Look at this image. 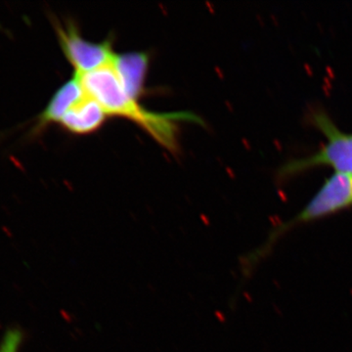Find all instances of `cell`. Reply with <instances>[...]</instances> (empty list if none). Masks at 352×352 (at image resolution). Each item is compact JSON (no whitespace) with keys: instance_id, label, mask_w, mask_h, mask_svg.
Returning a JSON list of instances; mask_svg holds the SVG:
<instances>
[{"instance_id":"cell-1","label":"cell","mask_w":352,"mask_h":352,"mask_svg":"<svg viewBox=\"0 0 352 352\" xmlns=\"http://www.w3.org/2000/svg\"><path fill=\"white\" fill-rule=\"evenodd\" d=\"M78 76L85 92L100 104L108 117L131 120L173 154L179 150L180 122L203 124L200 118L190 112L156 113L147 110L127 94L112 63Z\"/></svg>"},{"instance_id":"cell-2","label":"cell","mask_w":352,"mask_h":352,"mask_svg":"<svg viewBox=\"0 0 352 352\" xmlns=\"http://www.w3.org/2000/svg\"><path fill=\"white\" fill-rule=\"evenodd\" d=\"M312 120L325 136L326 142L314 154L285 164L279 175L289 177L316 166H330L333 173H352V133L340 131L324 112L314 113Z\"/></svg>"},{"instance_id":"cell-3","label":"cell","mask_w":352,"mask_h":352,"mask_svg":"<svg viewBox=\"0 0 352 352\" xmlns=\"http://www.w3.org/2000/svg\"><path fill=\"white\" fill-rule=\"evenodd\" d=\"M352 206V173H333L328 177L307 205L293 219L277 227L261 251L265 254L268 245L278 237L300 224L327 217Z\"/></svg>"},{"instance_id":"cell-4","label":"cell","mask_w":352,"mask_h":352,"mask_svg":"<svg viewBox=\"0 0 352 352\" xmlns=\"http://www.w3.org/2000/svg\"><path fill=\"white\" fill-rule=\"evenodd\" d=\"M58 43L69 63L78 75L90 73L112 63L116 53L112 39L94 43L82 36L78 25L73 20L61 23L53 21Z\"/></svg>"},{"instance_id":"cell-5","label":"cell","mask_w":352,"mask_h":352,"mask_svg":"<svg viewBox=\"0 0 352 352\" xmlns=\"http://www.w3.org/2000/svg\"><path fill=\"white\" fill-rule=\"evenodd\" d=\"M85 94V88L80 82V78L74 73L73 76L58 88L52 95L46 107L36 118V124L30 134L32 136H38L48 126L59 124L69 109L82 98Z\"/></svg>"},{"instance_id":"cell-6","label":"cell","mask_w":352,"mask_h":352,"mask_svg":"<svg viewBox=\"0 0 352 352\" xmlns=\"http://www.w3.org/2000/svg\"><path fill=\"white\" fill-rule=\"evenodd\" d=\"M112 66L127 94L135 100L146 92V78L150 66V55L146 52H127L117 54Z\"/></svg>"},{"instance_id":"cell-7","label":"cell","mask_w":352,"mask_h":352,"mask_svg":"<svg viewBox=\"0 0 352 352\" xmlns=\"http://www.w3.org/2000/svg\"><path fill=\"white\" fill-rule=\"evenodd\" d=\"M107 118V113L100 104L85 92L82 98L69 109L59 124L69 133L87 135L99 131Z\"/></svg>"},{"instance_id":"cell-8","label":"cell","mask_w":352,"mask_h":352,"mask_svg":"<svg viewBox=\"0 0 352 352\" xmlns=\"http://www.w3.org/2000/svg\"><path fill=\"white\" fill-rule=\"evenodd\" d=\"M24 340L22 329L17 326L9 327L0 339V352H20Z\"/></svg>"}]
</instances>
